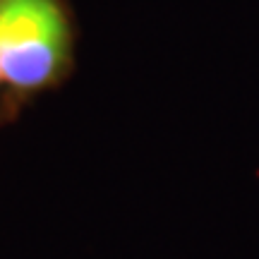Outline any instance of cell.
Instances as JSON below:
<instances>
[{"mask_svg":"<svg viewBox=\"0 0 259 259\" xmlns=\"http://www.w3.org/2000/svg\"><path fill=\"white\" fill-rule=\"evenodd\" d=\"M0 84H3V74H0Z\"/></svg>","mask_w":259,"mask_h":259,"instance_id":"cell-2","label":"cell"},{"mask_svg":"<svg viewBox=\"0 0 259 259\" xmlns=\"http://www.w3.org/2000/svg\"><path fill=\"white\" fill-rule=\"evenodd\" d=\"M70 29L58 0H0V74L15 92H38L67 65Z\"/></svg>","mask_w":259,"mask_h":259,"instance_id":"cell-1","label":"cell"}]
</instances>
